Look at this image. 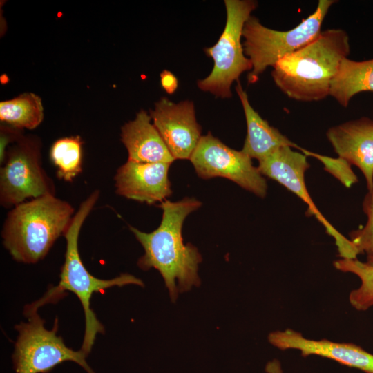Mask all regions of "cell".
Instances as JSON below:
<instances>
[{"label": "cell", "mask_w": 373, "mask_h": 373, "mask_svg": "<svg viewBox=\"0 0 373 373\" xmlns=\"http://www.w3.org/2000/svg\"><path fill=\"white\" fill-rule=\"evenodd\" d=\"M201 205L194 198L177 202L166 200L158 205L162 209V218L155 230L145 233L129 227L144 249L137 266L144 271L154 268L160 273L173 303L178 293L200 285L198 271L202 256L196 247L184 243L182 229L186 218Z\"/></svg>", "instance_id": "cell-1"}, {"label": "cell", "mask_w": 373, "mask_h": 373, "mask_svg": "<svg viewBox=\"0 0 373 373\" xmlns=\"http://www.w3.org/2000/svg\"><path fill=\"white\" fill-rule=\"evenodd\" d=\"M350 52L347 33L342 29H328L277 61L271 76L288 97L301 102L319 101L329 95L332 80Z\"/></svg>", "instance_id": "cell-2"}, {"label": "cell", "mask_w": 373, "mask_h": 373, "mask_svg": "<svg viewBox=\"0 0 373 373\" xmlns=\"http://www.w3.org/2000/svg\"><path fill=\"white\" fill-rule=\"evenodd\" d=\"M74 209L55 195H46L15 206L3 225V245L17 262L34 264L42 260L65 234Z\"/></svg>", "instance_id": "cell-3"}, {"label": "cell", "mask_w": 373, "mask_h": 373, "mask_svg": "<svg viewBox=\"0 0 373 373\" xmlns=\"http://www.w3.org/2000/svg\"><path fill=\"white\" fill-rule=\"evenodd\" d=\"M99 196V191H93L75 212L66 231V240L65 260L61 269L60 281L57 286L52 288L45 296L35 302L37 307L54 299L56 302L60 294L69 291L75 294L82 303L85 317V331L81 350L87 356L91 352L96 336L104 334V327L99 321L90 307V299L94 293L102 292L114 286L123 287L136 285L144 287L142 280L129 274H122L112 279L104 280L95 277L88 272L82 261L78 249V238L84 222L89 215ZM63 295V294H62Z\"/></svg>", "instance_id": "cell-4"}, {"label": "cell", "mask_w": 373, "mask_h": 373, "mask_svg": "<svg viewBox=\"0 0 373 373\" xmlns=\"http://www.w3.org/2000/svg\"><path fill=\"white\" fill-rule=\"evenodd\" d=\"M334 0H319L315 11L294 28L279 31L262 25L251 15L242 29L245 55L252 64L247 76L254 84L269 66L273 67L284 57L307 46L321 34V26Z\"/></svg>", "instance_id": "cell-5"}, {"label": "cell", "mask_w": 373, "mask_h": 373, "mask_svg": "<svg viewBox=\"0 0 373 373\" xmlns=\"http://www.w3.org/2000/svg\"><path fill=\"white\" fill-rule=\"evenodd\" d=\"M227 19L217 42L205 48V54L213 61L210 74L197 82L198 87L216 97L230 98L233 82L245 71L252 70V64L245 55L241 42L244 25L256 8L253 0H225Z\"/></svg>", "instance_id": "cell-6"}, {"label": "cell", "mask_w": 373, "mask_h": 373, "mask_svg": "<svg viewBox=\"0 0 373 373\" xmlns=\"http://www.w3.org/2000/svg\"><path fill=\"white\" fill-rule=\"evenodd\" d=\"M37 309L32 304L26 305L28 321L15 326L18 332L12 354L15 373H47L64 361L75 362L87 373H95L86 361L87 355L67 347L62 337L57 335L58 319L48 330Z\"/></svg>", "instance_id": "cell-7"}, {"label": "cell", "mask_w": 373, "mask_h": 373, "mask_svg": "<svg viewBox=\"0 0 373 373\" xmlns=\"http://www.w3.org/2000/svg\"><path fill=\"white\" fill-rule=\"evenodd\" d=\"M40 149L36 137L21 135L6 153L0 171V202L4 207L55 195L53 182L41 166Z\"/></svg>", "instance_id": "cell-8"}, {"label": "cell", "mask_w": 373, "mask_h": 373, "mask_svg": "<svg viewBox=\"0 0 373 373\" xmlns=\"http://www.w3.org/2000/svg\"><path fill=\"white\" fill-rule=\"evenodd\" d=\"M189 160L203 179L225 178L258 197L266 195V180L251 159L242 151L229 147L211 132L202 136Z\"/></svg>", "instance_id": "cell-9"}, {"label": "cell", "mask_w": 373, "mask_h": 373, "mask_svg": "<svg viewBox=\"0 0 373 373\" xmlns=\"http://www.w3.org/2000/svg\"><path fill=\"white\" fill-rule=\"evenodd\" d=\"M258 162V169L262 175L277 181L308 205L307 213L314 216L334 238L342 258H357L359 253L350 240L326 220L311 199L305 182V172L309 167L305 154L294 151L290 146H283Z\"/></svg>", "instance_id": "cell-10"}, {"label": "cell", "mask_w": 373, "mask_h": 373, "mask_svg": "<svg viewBox=\"0 0 373 373\" xmlns=\"http://www.w3.org/2000/svg\"><path fill=\"white\" fill-rule=\"evenodd\" d=\"M149 115L174 159H190L202 137L193 102L162 97Z\"/></svg>", "instance_id": "cell-11"}, {"label": "cell", "mask_w": 373, "mask_h": 373, "mask_svg": "<svg viewBox=\"0 0 373 373\" xmlns=\"http://www.w3.org/2000/svg\"><path fill=\"white\" fill-rule=\"evenodd\" d=\"M171 164L127 160L117 169L114 177L116 193L148 204L166 200L172 193L168 175Z\"/></svg>", "instance_id": "cell-12"}, {"label": "cell", "mask_w": 373, "mask_h": 373, "mask_svg": "<svg viewBox=\"0 0 373 373\" xmlns=\"http://www.w3.org/2000/svg\"><path fill=\"white\" fill-rule=\"evenodd\" d=\"M268 340L272 345L282 350H298L304 357L317 355L365 373H373V354L354 343L308 339L291 329L272 332Z\"/></svg>", "instance_id": "cell-13"}, {"label": "cell", "mask_w": 373, "mask_h": 373, "mask_svg": "<svg viewBox=\"0 0 373 373\" xmlns=\"http://www.w3.org/2000/svg\"><path fill=\"white\" fill-rule=\"evenodd\" d=\"M327 137L340 159L354 164L373 193V119L361 117L330 128Z\"/></svg>", "instance_id": "cell-14"}, {"label": "cell", "mask_w": 373, "mask_h": 373, "mask_svg": "<svg viewBox=\"0 0 373 373\" xmlns=\"http://www.w3.org/2000/svg\"><path fill=\"white\" fill-rule=\"evenodd\" d=\"M151 121L150 115L140 110L134 119L122 127L121 140L127 149L128 160L171 164L175 159Z\"/></svg>", "instance_id": "cell-15"}, {"label": "cell", "mask_w": 373, "mask_h": 373, "mask_svg": "<svg viewBox=\"0 0 373 373\" xmlns=\"http://www.w3.org/2000/svg\"><path fill=\"white\" fill-rule=\"evenodd\" d=\"M236 90L242 106L247 123V136L241 150L243 153L251 159L260 162L283 146L302 149L260 117L250 104L248 95L239 80L237 81Z\"/></svg>", "instance_id": "cell-16"}, {"label": "cell", "mask_w": 373, "mask_h": 373, "mask_svg": "<svg viewBox=\"0 0 373 373\" xmlns=\"http://www.w3.org/2000/svg\"><path fill=\"white\" fill-rule=\"evenodd\" d=\"M367 91H373V59H343L332 80L329 95L345 108L355 95Z\"/></svg>", "instance_id": "cell-17"}, {"label": "cell", "mask_w": 373, "mask_h": 373, "mask_svg": "<svg viewBox=\"0 0 373 373\" xmlns=\"http://www.w3.org/2000/svg\"><path fill=\"white\" fill-rule=\"evenodd\" d=\"M43 118L41 99L34 93H23L0 103V120L16 129L35 128Z\"/></svg>", "instance_id": "cell-18"}, {"label": "cell", "mask_w": 373, "mask_h": 373, "mask_svg": "<svg viewBox=\"0 0 373 373\" xmlns=\"http://www.w3.org/2000/svg\"><path fill=\"white\" fill-rule=\"evenodd\" d=\"M82 144L79 136L63 137L53 143L50 156L57 168V175L59 178L71 182L81 173Z\"/></svg>", "instance_id": "cell-19"}, {"label": "cell", "mask_w": 373, "mask_h": 373, "mask_svg": "<svg viewBox=\"0 0 373 373\" xmlns=\"http://www.w3.org/2000/svg\"><path fill=\"white\" fill-rule=\"evenodd\" d=\"M338 270L356 275L361 286L352 291L349 296L350 304L358 311H365L373 305V266L357 258H341L334 262Z\"/></svg>", "instance_id": "cell-20"}, {"label": "cell", "mask_w": 373, "mask_h": 373, "mask_svg": "<svg viewBox=\"0 0 373 373\" xmlns=\"http://www.w3.org/2000/svg\"><path fill=\"white\" fill-rule=\"evenodd\" d=\"M363 211L367 216L366 224L350 233V241L359 254L373 255V193H368L363 201Z\"/></svg>", "instance_id": "cell-21"}, {"label": "cell", "mask_w": 373, "mask_h": 373, "mask_svg": "<svg viewBox=\"0 0 373 373\" xmlns=\"http://www.w3.org/2000/svg\"><path fill=\"white\" fill-rule=\"evenodd\" d=\"M20 130L16 129L9 126H1V148H0V159L1 162H3L6 147L8 144L11 142H16L21 136Z\"/></svg>", "instance_id": "cell-22"}, {"label": "cell", "mask_w": 373, "mask_h": 373, "mask_svg": "<svg viewBox=\"0 0 373 373\" xmlns=\"http://www.w3.org/2000/svg\"><path fill=\"white\" fill-rule=\"evenodd\" d=\"M160 82L164 90L170 95L175 93L178 86L177 77L167 70H164L160 73Z\"/></svg>", "instance_id": "cell-23"}, {"label": "cell", "mask_w": 373, "mask_h": 373, "mask_svg": "<svg viewBox=\"0 0 373 373\" xmlns=\"http://www.w3.org/2000/svg\"><path fill=\"white\" fill-rule=\"evenodd\" d=\"M267 373H283L281 364L277 359H273L267 363L265 366Z\"/></svg>", "instance_id": "cell-24"}, {"label": "cell", "mask_w": 373, "mask_h": 373, "mask_svg": "<svg viewBox=\"0 0 373 373\" xmlns=\"http://www.w3.org/2000/svg\"><path fill=\"white\" fill-rule=\"evenodd\" d=\"M370 265L373 266V255L367 257V262Z\"/></svg>", "instance_id": "cell-25"}]
</instances>
